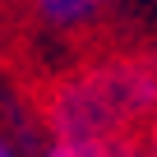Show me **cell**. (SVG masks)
<instances>
[{
    "label": "cell",
    "instance_id": "cell-1",
    "mask_svg": "<svg viewBox=\"0 0 157 157\" xmlns=\"http://www.w3.org/2000/svg\"><path fill=\"white\" fill-rule=\"evenodd\" d=\"M157 97V83L139 74H111V83H74L56 102V129L60 134H106L120 116L143 111Z\"/></svg>",
    "mask_w": 157,
    "mask_h": 157
},
{
    "label": "cell",
    "instance_id": "cell-2",
    "mask_svg": "<svg viewBox=\"0 0 157 157\" xmlns=\"http://www.w3.org/2000/svg\"><path fill=\"white\" fill-rule=\"evenodd\" d=\"M37 14L51 28H83L102 14V0H37Z\"/></svg>",
    "mask_w": 157,
    "mask_h": 157
},
{
    "label": "cell",
    "instance_id": "cell-3",
    "mask_svg": "<svg viewBox=\"0 0 157 157\" xmlns=\"http://www.w3.org/2000/svg\"><path fill=\"white\" fill-rule=\"evenodd\" d=\"M51 157H125L120 148L106 143V134H60Z\"/></svg>",
    "mask_w": 157,
    "mask_h": 157
},
{
    "label": "cell",
    "instance_id": "cell-4",
    "mask_svg": "<svg viewBox=\"0 0 157 157\" xmlns=\"http://www.w3.org/2000/svg\"><path fill=\"white\" fill-rule=\"evenodd\" d=\"M148 152H152V157H157V125H152V143H148Z\"/></svg>",
    "mask_w": 157,
    "mask_h": 157
},
{
    "label": "cell",
    "instance_id": "cell-5",
    "mask_svg": "<svg viewBox=\"0 0 157 157\" xmlns=\"http://www.w3.org/2000/svg\"><path fill=\"white\" fill-rule=\"evenodd\" d=\"M0 157H14V152H10V143H0Z\"/></svg>",
    "mask_w": 157,
    "mask_h": 157
}]
</instances>
